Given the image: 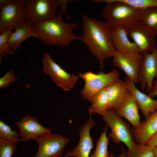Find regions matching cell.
Returning <instances> with one entry per match:
<instances>
[{
	"label": "cell",
	"mask_w": 157,
	"mask_h": 157,
	"mask_svg": "<svg viewBox=\"0 0 157 157\" xmlns=\"http://www.w3.org/2000/svg\"><path fill=\"white\" fill-rule=\"evenodd\" d=\"M81 40L98 60L101 70L106 60L112 57L115 51L111 37L110 26L106 22L83 14L82 17Z\"/></svg>",
	"instance_id": "obj_1"
},
{
	"label": "cell",
	"mask_w": 157,
	"mask_h": 157,
	"mask_svg": "<svg viewBox=\"0 0 157 157\" xmlns=\"http://www.w3.org/2000/svg\"><path fill=\"white\" fill-rule=\"evenodd\" d=\"M78 26L76 23L65 22L60 11L50 19L33 25V28L39 35V38L46 45L66 47L74 40H81V37L73 33Z\"/></svg>",
	"instance_id": "obj_2"
},
{
	"label": "cell",
	"mask_w": 157,
	"mask_h": 157,
	"mask_svg": "<svg viewBox=\"0 0 157 157\" xmlns=\"http://www.w3.org/2000/svg\"><path fill=\"white\" fill-rule=\"evenodd\" d=\"M92 2L106 3L102 10L101 14L111 27L122 26L128 28L138 22L137 16L140 9L119 0H95Z\"/></svg>",
	"instance_id": "obj_3"
},
{
	"label": "cell",
	"mask_w": 157,
	"mask_h": 157,
	"mask_svg": "<svg viewBox=\"0 0 157 157\" xmlns=\"http://www.w3.org/2000/svg\"><path fill=\"white\" fill-rule=\"evenodd\" d=\"M102 119L111 129L109 135L113 141L117 144L120 142H123L128 149L126 153L131 152L136 143L132 135L130 124L117 115L112 109L108 110Z\"/></svg>",
	"instance_id": "obj_4"
},
{
	"label": "cell",
	"mask_w": 157,
	"mask_h": 157,
	"mask_svg": "<svg viewBox=\"0 0 157 157\" xmlns=\"http://www.w3.org/2000/svg\"><path fill=\"white\" fill-rule=\"evenodd\" d=\"M42 65V71L63 90L69 91L75 86L79 76L67 72L52 59L48 53H44Z\"/></svg>",
	"instance_id": "obj_5"
},
{
	"label": "cell",
	"mask_w": 157,
	"mask_h": 157,
	"mask_svg": "<svg viewBox=\"0 0 157 157\" xmlns=\"http://www.w3.org/2000/svg\"><path fill=\"white\" fill-rule=\"evenodd\" d=\"M1 10L0 34L11 26L14 29L20 26L27 20L25 1L12 0Z\"/></svg>",
	"instance_id": "obj_6"
},
{
	"label": "cell",
	"mask_w": 157,
	"mask_h": 157,
	"mask_svg": "<svg viewBox=\"0 0 157 157\" xmlns=\"http://www.w3.org/2000/svg\"><path fill=\"white\" fill-rule=\"evenodd\" d=\"M60 0H26L27 19L35 24L50 19L56 14Z\"/></svg>",
	"instance_id": "obj_7"
},
{
	"label": "cell",
	"mask_w": 157,
	"mask_h": 157,
	"mask_svg": "<svg viewBox=\"0 0 157 157\" xmlns=\"http://www.w3.org/2000/svg\"><path fill=\"white\" fill-rule=\"evenodd\" d=\"M113 65L123 71L135 84L138 83V75L143 55L139 53L115 51Z\"/></svg>",
	"instance_id": "obj_8"
},
{
	"label": "cell",
	"mask_w": 157,
	"mask_h": 157,
	"mask_svg": "<svg viewBox=\"0 0 157 157\" xmlns=\"http://www.w3.org/2000/svg\"><path fill=\"white\" fill-rule=\"evenodd\" d=\"M35 140L38 148L34 157H61L65 147L69 142L63 135L51 133L43 134Z\"/></svg>",
	"instance_id": "obj_9"
},
{
	"label": "cell",
	"mask_w": 157,
	"mask_h": 157,
	"mask_svg": "<svg viewBox=\"0 0 157 157\" xmlns=\"http://www.w3.org/2000/svg\"><path fill=\"white\" fill-rule=\"evenodd\" d=\"M127 32L137 45L139 53L142 55L151 52L157 47L155 32L138 22L129 27Z\"/></svg>",
	"instance_id": "obj_10"
},
{
	"label": "cell",
	"mask_w": 157,
	"mask_h": 157,
	"mask_svg": "<svg viewBox=\"0 0 157 157\" xmlns=\"http://www.w3.org/2000/svg\"><path fill=\"white\" fill-rule=\"evenodd\" d=\"M143 55L138 73V83L141 88L144 90L146 89L148 93L151 89L154 78L157 79V47L151 53Z\"/></svg>",
	"instance_id": "obj_11"
},
{
	"label": "cell",
	"mask_w": 157,
	"mask_h": 157,
	"mask_svg": "<svg viewBox=\"0 0 157 157\" xmlns=\"http://www.w3.org/2000/svg\"><path fill=\"white\" fill-rule=\"evenodd\" d=\"M119 79V73L116 70L106 73L100 72L94 79L85 81L84 87L81 91L82 97L91 102L99 92Z\"/></svg>",
	"instance_id": "obj_12"
},
{
	"label": "cell",
	"mask_w": 157,
	"mask_h": 157,
	"mask_svg": "<svg viewBox=\"0 0 157 157\" xmlns=\"http://www.w3.org/2000/svg\"><path fill=\"white\" fill-rule=\"evenodd\" d=\"M113 109L119 116L128 120L133 128H135L139 125L140 118L139 109L133 95L128 89Z\"/></svg>",
	"instance_id": "obj_13"
},
{
	"label": "cell",
	"mask_w": 157,
	"mask_h": 157,
	"mask_svg": "<svg viewBox=\"0 0 157 157\" xmlns=\"http://www.w3.org/2000/svg\"><path fill=\"white\" fill-rule=\"evenodd\" d=\"M95 125L92 115L90 114L88 119L79 130L80 139L78 144L73 150L68 151L65 157H89L91 151L94 148L93 141L90 136V131Z\"/></svg>",
	"instance_id": "obj_14"
},
{
	"label": "cell",
	"mask_w": 157,
	"mask_h": 157,
	"mask_svg": "<svg viewBox=\"0 0 157 157\" xmlns=\"http://www.w3.org/2000/svg\"><path fill=\"white\" fill-rule=\"evenodd\" d=\"M16 125L19 129L20 140L24 142L30 139L35 140L43 134L51 132L40 124L36 118L29 115L18 121Z\"/></svg>",
	"instance_id": "obj_15"
},
{
	"label": "cell",
	"mask_w": 157,
	"mask_h": 157,
	"mask_svg": "<svg viewBox=\"0 0 157 157\" xmlns=\"http://www.w3.org/2000/svg\"><path fill=\"white\" fill-rule=\"evenodd\" d=\"M133 138L137 144H146L157 133V110L150 114L147 119L131 130Z\"/></svg>",
	"instance_id": "obj_16"
},
{
	"label": "cell",
	"mask_w": 157,
	"mask_h": 157,
	"mask_svg": "<svg viewBox=\"0 0 157 157\" xmlns=\"http://www.w3.org/2000/svg\"><path fill=\"white\" fill-rule=\"evenodd\" d=\"M124 81L133 95L138 109L144 117L145 120L147 119L151 113L157 110V99H153L140 91L136 88L135 83L127 77L124 78Z\"/></svg>",
	"instance_id": "obj_17"
},
{
	"label": "cell",
	"mask_w": 157,
	"mask_h": 157,
	"mask_svg": "<svg viewBox=\"0 0 157 157\" xmlns=\"http://www.w3.org/2000/svg\"><path fill=\"white\" fill-rule=\"evenodd\" d=\"M127 29L122 26L111 27L112 40L115 49L118 51L139 53L136 44L131 42L128 38Z\"/></svg>",
	"instance_id": "obj_18"
},
{
	"label": "cell",
	"mask_w": 157,
	"mask_h": 157,
	"mask_svg": "<svg viewBox=\"0 0 157 157\" xmlns=\"http://www.w3.org/2000/svg\"><path fill=\"white\" fill-rule=\"evenodd\" d=\"M33 25L29 20H27L20 26L15 28L9 39L10 46L13 50L18 49L22 43L28 38L40 36L33 30Z\"/></svg>",
	"instance_id": "obj_19"
},
{
	"label": "cell",
	"mask_w": 157,
	"mask_h": 157,
	"mask_svg": "<svg viewBox=\"0 0 157 157\" xmlns=\"http://www.w3.org/2000/svg\"><path fill=\"white\" fill-rule=\"evenodd\" d=\"M111 109H113L128 90L125 81L119 79L105 88Z\"/></svg>",
	"instance_id": "obj_20"
},
{
	"label": "cell",
	"mask_w": 157,
	"mask_h": 157,
	"mask_svg": "<svg viewBox=\"0 0 157 157\" xmlns=\"http://www.w3.org/2000/svg\"><path fill=\"white\" fill-rule=\"evenodd\" d=\"M88 111L89 114L97 113L104 116L110 108L105 88L99 92L93 98Z\"/></svg>",
	"instance_id": "obj_21"
},
{
	"label": "cell",
	"mask_w": 157,
	"mask_h": 157,
	"mask_svg": "<svg viewBox=\"0 0 157 157\" xmlns=\"http://www.w3.org/2000/svg\"><path fill=\"white\" fill-rule=\"evenodd\" d=\"M138 21L155 32L157 28V7H151L140 10Z\"/></svg>",
	"instance_id": "obj_22"
},
{
	"label": "cell",
	"mask_w": 157,
	"mask_h": 157,
	"mask_svg": "<svg viewBox=\"0 0 157 157\" xmlns=\"http://www.w3.org/2000/svg\"><path fill=\"white\" fill-rule=\"evenodd\" d=\"M108 127L106 126L104 131L97 140L95 150L90 157H110L108 145L110 137H107L106 132Z\"/></svg>",
	"instance_id": "obj_23"
},
{
	"label": "cell",
	"mask_w": 157,
	"mask_h": 157,
	"mask_svg": "<svg viewBox=\"0 0 157 157\" xmlns=\"http://www.w3.org/2000/svg\"><path fill=\"white\" fill-rule=\"evenodd\" d=\"M13 26H11L6 31L0 34V62L2 63L3 56L7 54H13L14 53L13 49L9 43V39L13 33L12 29Z\"/></svg>",
	"instance_id": "obj_24"
},
{
	"label": "cell",
	"mask_w": 157,
	"mask_h": 157,
	"mask_svg": "<svg viewBox=\"0 0 157 157\" xmlns=\"http://www.w3.org/2000/svg\"><path fill=\"white\" fill-rule=\"evenodd\" d=\"M19 134L16 131H13L11 127L3 122L0 121V138L17 143L21 141Z\"/></svg>",
	"instance_id": "obj_25"
},
{
	"label": "cell",
	"mask_w": 157,
	"mask_h": 157,
	"mask_svg": "<svg viewBox=\"0 0 157 157\" xmlns=\"http://www.w3.org/2000/svg\"><path fill=\"white\" fill-rule=\"evenodd\" d=\"M127 154L129 157H155L153 147L147 144H136L132 151Z\"/></svg>",
	"instance_id": "obj_26"
},
{
	"label": "cell",
	"mask_w": 157,
	"mask_h": 157,
	"mask_svg": "<svg viewBox=\"0 0 157 157\" xmlns=\"http://www.w3.org/2000/svg\"><path fill=\"white\" fill-rule=\"evenodd\" d=\"M17 143L0 138V157H12L17 150Z\"/></svg>",
	"instance_id": "obj_27"
},
{
	"label": "cell",
	"mask_w": 157,
	"mask_h": 157,
	"mask_svg": "<svg viewBox=\"0 0 157 157\" xmlns=\"http://www.w3.org/2000/svg\"><path fill=\"white\" fill-rule=\"evenodd\" d=\"M138 9L146 8L157 7V0H119Z\"/></svg>",
	"instance_id": "obj_28"
},
{
	"label": "cell",
	"mask_w": 157,
	"mask_h": 157,
	"mask_svg": "<svg viewBox=\"0 0 157 157\" xmlns=\"http://www.w3.org/2000/svg\"><path fill=\"white\" fill-rule=\"evenodd\" d=\"M14 72L10 69L0 78V88L8 87L11 84L17 80Z\"/></svg>",
	"instance_id": "obj_29"
},
{
	"label": "cell",
	"mask_w": 157,
	"mask_h": 157,
	"mask_svg": "<svg viewBox=\"0 0 157 157\" xmlns=\"http://www.w3.org/2000/svg\"><path fill=\"white\" fill-rule=\"evenodd\" d=\"M78 76L84 80L85 81H90L94 79L97 76V74L91 72H87L83 74L79 73Z\"/></svg>",
	"instance_id": "obj_30"
},
{
	"label": "cell",
	"mask_w": 157,
	"mask_h": 157,
	"mask_svg": "<svg viewBox=\"0 0 157 157\" xmlns=\"http://www.w3.org/2000/svg\"><path fill=\"white\" fill-rule=\"evenodd\" d=\"M147 95L152 98L157 96V79L154 80L151 89Z\"/></svg>",
	"instance_id": "obj_31"
},
{
	"label": "cell",
	"mask_w": 157,
	"mask_h": 157,
	"mask_svg": "<svg viewBox=\"0 0 157 157\" xmlns=\"http://www.w3.org/2000/svg\"><path fill=\"white\" fill-rule=\"evenodd\" d=\"M152 147L157 145V133L153 136L146 144Z\"/></svg>",
	"instance_id": "obj_32"
},
{
	"label": "cell",
	"mask_w": 157,
	"mask_h": 157,
	"mask_svg": "<svg viewBox=\"0 0 157 157\" xmlns=\"http://www.w3.org/2000/svg\"><path fill=\"white\" fill-rule=\"evenodd\" d=\"M60 0V11L61 12H62V13H63V14H64L65 13L67 15V12H66V7L67 4L69 2V1H71L64 0Z\"/></svg>",
	"instance_id": "obj_33"
},
{
	"label": "cell",
	"mask_w": 157,
	"mask_h": 157,
	"mask_svg": "<svg viewBox=\"0 0 157 157\" xmlns=\"http://www.w3.org/2000/svg\"><path fill=\"white\" fill-rule=\"evenodd\" d=\"M12 1V0H0V9L1 10L9 4Z\"/></svg>",
	"instance_id": "obj_34"
},
{
	"label": "cell",
	"mask_w": 157,
	"mask_h": 157,
	"mask_svg": "<svg viewBox=\"0 0 157 157\" xmlns=\"http://www.w3.org/2000/svg\"><path fill=\"white\" fill-rule=\"evenodd\" d=\"M118 157H129L126 153L124 150H122V153L120 154Z\"/></svg>",
	"instance_id": "obj_35"
},
{
	"label": "cell",
	"mask_w": 157,
	"mask_h": 157,
	"mask_svg": "<svg viewBox=\"0 0 157 157\" xmlns=\"http://www.w3.org/2000/svg\"><path fill=\"white\" fill-rule=\"evenodd\" d=\"M154 153L155 157H157V145L153 147Z\"/></svg>",
	"instance_id": "obj_36"
},
{
	"label": "cell",
	"mask_w": 157,
	"mask_h": 157,
	"mask_svg": "<svg viewBox=\"0 0 157 157\" xmlns=\"http://www.w3.org/2000/svg\"><path fill=\"white\" fill-rule=\"evenodd\" d=\"M110 157H114V154L111 153L110 154Z\"/></svg>",
	"instance_id": "obj_37"
},
{
	"label": "cell",
	"mask_w": 157,
	"mask_h": 157,
	"mask_svg": "<svg viewBox=\"0 0 157 157\" xmlns=\"http://www.w3.org/2000/svg\"><path fill=\"white\" fill-rule=\"evenodd\" d=\"M155 32L156 35H157V28Z\"/></svg>",
	"instance_id": "obj_38"
},
{
	"label": "cell",
	"mask_w": 157,
	"mask_h": 157,
	"mask_svg": "<svg viewBox=\"0 0 157 157\" xmlns=\"http://www.w3.org/2000/svg\"></svg>",
	"instance_id": "obj_39"
}]
</instances>
